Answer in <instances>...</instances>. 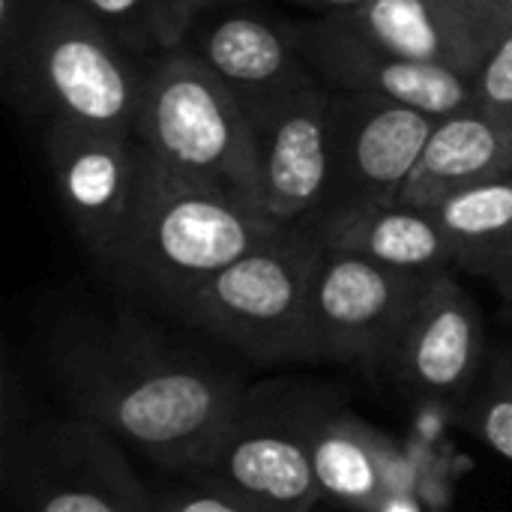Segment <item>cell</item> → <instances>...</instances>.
<instances>
[{
  "label": "cell",
  "mask_w": 512,
  "mask_h": 512,
  "mask_svg": "<svg viewBox=\"0 0 512 512\" xmlns=\"http://www.w3.org/2000/svg\"><path fill=\"white\" fill-rule=\"evenodd\" d=\"M456 423L495 456L512 462V342L489 348L483 375L456 411Z\"/></svg>",
  "instance_id": "44dd1931"
},
{
  "label": "cell",
  "mask_w": 512,
  "mask_h": 512,
  "mask_svg": "<svg viewBox=\"0 0 512 512\" xmlns=\"http://www.w3.org/2000/svg\"><path fill=\"white\" fill-rule=\"evenodd\" d=\"M147 69L75 0H39L27 114L45 123L135 132Z\"/></svg>",
  "instance_id": "5b68a950"
},
{
  "label": "cell",
  "mask_w": 512,
  "mask_h": 512,
  "mask_svg": "<svg viewBox=\"0 0 512 512\" xmlns=\"http://www.w3.org/2000/svg\"><path fill=\"white\" fill-rule=\"evenodd\" d=\"M447 231L456 270L483 276L489 282H512V171L480 183L438 210Z\"/></svg>",
  "instance_id": "d6986e66"
},
{
  "label": "cell",
  "mask_w": 512,
  "mask_h": 512,
  "mask_svg": "<svg viewBox=\"0 0 512 512\" xmlns=\"http://www.w3.org/2000/svg\"><path fill=\"white\" fill-rule=\"evenodd\" d=\"M498 291H501V300H504V309H507V318H510V321H512V282H510V285H501Z\"/></svg>",
  "instance_id": "f1b7e54d"
},
{
  "label": "cell",
  "mask_w": 512,
  "mask_h": 512,
  "mask_svg": "<svg viewBox=\"0 0 512 512\" xmlns=\"http://www.w3.org/2000/svg\"><path fill=\"white\" fill-rule=\"evenodd\" d=\"M474 102L512 126V30L486 51L474 75Z\"/></svg>",
  "instance_id": "cb8c5ba5"
},
{
  "label": "cell",
  "mask_w": 512,
  "mask_h": 512,
  "mask_svg": "<svg viewBox=\"0 0 512 512\" xmlns=\"http://www.w3.org/2000/svg\"><path fill=\"white\" fill-rule=\"evenodd\" d=\"M186 45L243 102L249 117L318 87V72L300 51L294 30L258 15H228Z\"/></svg>",
  "instance_id": "5bb4252c"
},
{
  "label": "cell",
  "mask_w": 512,
  "mask_h": 512,
  "mask_svg": "<svg viewBox=\"0 0 512 512\" xmlns=\"http://www.w3.org/2000/svg\"><path fill=\"white\" fill-rule=\"evenodd\" d=\"M333 399L297 384L246 390L222 438L186 474L210 477L267 512H312L324 501L312 441Z\"/></svg>",
  "instance_id": "8992f818"
},
{
  "label": "cell",
  "mask_w": 512,
  "mask_h": 512,
  "mask_svg": "<svg viewBox=\"0 0 512 512\" xmlns=\"http://www.w3.org/2000/svg\"><path fill=\"white\" fill-rule=\"evenodd\" d=\"M429 279L321 246L306 312L309 360L387 372L393 348Z\"/></svg>",
  "instance_id": "ba28073f"
},
{
  "label": "cell",
  "mask_w": 512,
  "mask_h": 512,
  "mask_svg": "<svg viewBox=\"0 0 512 512\" xmlns=\"http://www.w3.org/2000/svg\"><path fill=\"white\" fill-rule=\"evenodd\" d=\"M477 24L483 27L489 45L512 30V0H465Z\"/></svg>",
  "instance_id": "484cf974"
},
{
  "label": "cell",
  "mask_w": 512,
  "mask_h": 512,
  "mask_svg": "<svg viewBox=\"0 0 512 512\" xmlns=\"http://www.w3.org/2000/svg\"><path fill=\"white\" fill-rule=\"evenodd\" d=\"M36 417H30V402L24 390V378L18 375L12 363V348H3V366H0V462H6L24 435L33 429Z\"/></svg>",
  "instance_id": "d4e9b609"
},
{
  "label": "cell",
  "mask_w": 512,
  "mask_h": 512,
  "mask_svg": "<svg viewBox=\"0 0 512 512\" xmlns=\"http://www.w3.org/2000/svg\"><path fill=\"white\" fill-rule=\"evenodd\" d=\"M486 357L483 312L456 270H444L426 282L414 303L387 372L405 393L456 414L474 393Z\"/></svg>",
  "instance_id": "8fae6325"
},
{
  "label": "cell",
  "mask_w": 512,
  "mask_h": 512,
  "mask_svg": "<svg viewBox=\"0 0 512 512\" xmlns=\"http://www.w3.org/2000/svg\"><path fill=\"white\" fill-rule=\"evenodd\" d=\"M135 135L171 171L210 183L267 216L252 117L189 45L147 66Z\"/></svg>",
  "instance_id": "3957f363"
},
{
  "label": "cell",
  "mask_w": 512,
  "mask_h": 512,
  "mask_svg": "<svg viewBox=\"0 0 512 512\" xmlns=\"http://www.w3.org/2000/svg\"><path fill=\"white\" fill-rule=\"evenodd\" d=\"M36 15L39 0H0V78L6 99L18 111H27Z\"/></svg>",
  "instance_id": "7402d4cb"
},
{
  "label": "cell",
  "mask_w": 512,
  "mask_h": 512,
  "mask_svg": "<svg viewBox=\"0 0 512 512\" xmlns=\"http://www.w3.org/2000/svg\"><path fill=\"white\" fill-rule=\"evenodd\" d=\"M512 171V126L477 102L444 114L396 204L438 210L444 201Z\"/></svg>",
  "instance_id": "2e32d148"
},
{
  "label": "cell",
  "mask_w": 512,
  "mask_h": 512,
  "mask_svg": "<svg viewBox=\"0 0 512 512\" xmlns=\"http://www.w3.org/2000/svg\"><path fill=\"white\" fill-rule=\"evenodd\" d=\"M96 18L129 54L159 57L186 45L192 33V12L183 0H75Z\"/></svg>",
  "instance_id": "ffe728a7"
},
{
  "label": "cell",
  "mask_w": 512,
  "mask_h": 512,
  "mask_svg": "<svg viewBox=\"0 0 512 512\" xmlns=\"http://www.w3.org/2000/svg\"><path fill=\"white\" fill-rule=\"evenodd\" d=\"M42 354L69 414L96 423L165 474L192 471L246 393L234 372L171 339L138 309L66 312L45 333Z\"/></svg>",
  "instance_id": "6da1fadb"
},
{
  "label": "cell",
  "mask_w": 512,
  "mask_h": 512,
  "mask_svg": "<svg viewBox=\"0 0 512 512\" xmlns=\"http://www.w3.org/2000/svg\"><path fill=\"white\" fill-rule=\"evenodd\" d=\"M435 120L390 99L333 93V165L321 219L396 204Z\"/></svg>",
  "instance_id": "30bf717a"
},
{
  "label": "cell",
  "mask_w": 512,
  "mask_h": 512,
  "mask_svg": "<svg viewBox=\"0 0 512 512\" xmlns=\"http://www.w3.org/2000/svg\"><path fill=\"white\" fill-rule=\"evenodd\" d=\"M315 225L324 246L363 255L390 270L414 276L456 270L447 231L435 210L387 204L324 216Z\"/></svg>",
  "instance_id": "e0dca14e"
},
{
  "label": "cell",
  "mask_w": 512,
  "mask_h": 512,
  "mask_svg": "<svg viewBox=\"0 0 512 512\" xmlns=\"http://www.w3.org/2000/svg\"><path fill=\"white\" fill-rule=\"evenodd\" d=\"M291 3H300V6L318 9V12H324V15H342V12L357 9V6H360V3H366V0H291Z\"/></svg>",
  "instance_id": "4316f807"
},
{
  "label": "cell",
  "mask_w": 512,
  "mask_h": 512,
  "mask_svg": "<svg viewBox=\"0 0 512 512\" xmlns=\"http://www.w3.org/2000/svg\"><path fill=\"white\" fill-rule=\"evenodd\" d=\"M312 69L345 93L390 99L432 117L453 114L474 102V81L435 63H420L381 48L330 15L291 27Z\"/></svg>",
  "instance_id": "4fadbf2b"
},
{
  "label": "cell",
  "mask_w": 512,
  "mask_h": 512,
  "mask_svg": "<svg viewBox=\"0 0 512 512\" xmlns=\"http://www.w3.org/2000/svg\"><path fill=\"white\" fill-rule=\"evenodd\" d=\"M186 3V9L192 12V18H198L201 12H210V9H216V6H228V3H234V0H183Z\"/></svg>",
  "instance_id": "83f0119b"
},
{
  "label": "cell",
  "mask_w": 512,
  "mask_h": 512,
  "mask_svg": "<svg viewBox=\"0 0 512 512\" xmlns=\"http://www.w3.org/2000/svg\"><path fill=\"white\" fill-rule=\"evenodd\" d=\"M0 486L18 512H150L126 447L78 414L36 420L0 462Z\"/></svg>",
  "instance_id": "52a82bcc"
},
{
  "label": "cell",
  "mask_w": 512,
  "mask_h": 512,
  "mask_svg": "<svg viewBox=\"0 0 512 512\" xmlns=\"http://www.w3.org/2000/svg\"><path fill=\"white\" fill-rule=\"evenodd\" d=\"M150 486V512H267L234 489L201 474H168Z\"/></svg>",
  "instance_id": "603a6c76"
},
{
  "label": "cell",
  "mask_w": 512,
  "mask_h": 512,
  "mask_svg": "<svg viewBox=\"0 0 512 512\" xmlns=\"http://www.w3.org/2000/svg\"><path fill=\"white\" fill-rule=\"evenodd\" d=\"M330 18L381 48L447 66L471 81L492 48L465 0H366Z\"/></svg>",
  "instance_id": "9a60e30c"
},
{
  "label": "cell",
  "mask_w": 512,
  "mask_h": 512,
  "mask_svg": "<svg viewBox=\"0 0 512 512\" xmlns=\"http://www.w3.org/2000/svg\"><path fill=\"white\" fill-rule=\"evenodd\" d=\"M45 159L60 207L108 273L132 225L147 171V147L135 132L90 129L75 123H45Z\"/></svg>",
  "instance_id": "9c48e42d"
},
{
  "label": "cell",
  "mask_w": 512,
  "mask_h": 512,
  "mask_svg": "<svg viewBox=\"0 0 512 512\" xmlns=\"http://www.w3.org/2000/svg\"><path fill=\"white\" fill-rule=\"evenodd\" d=\"M312 465L321 498L351 512H375L393 489L384 435L336 399L315 429Z\"/></svg>",
  "instance_id": "ac0fdd59"
},
{
  "label": "cell",
  "mask_w": 512,
  "mask_h": 512,
  "mask_svg": "<svg viewBox=\"0 0 512 512\" xmlns=\"http://www.w3.org/2000/svg\"><path fill=\"white\" fill-rule=\"evenodd\" d=\"M279 225L234 195L183 177L147 153L141 198L108 276L174 318L219 270L270 240Z\"/></svg>",
  "instance_id": "7a4b0ae2"
},
{
  "label": "cell",
  "mask_w": 512,
  "mask_h": 512,
  "mask_svg": "<svg viewBox=\"0 0 512 512\" xmlns=\"http://www.w3.org/2000/svg\"><path fill=\"white\" fill-rule=\"evenodd\" d=\"M261 201L279 228L318 222L330 192L333 93L321 84L252 117Z\"/></svg>",
  "instance_id": "7c38bea8"
},
{
  "label": "cell",
  "mask_w": 512,
  "mask_h": 512,
  "mask_svg": "<svg viewBox=\"0 0 512 512\" xmlns=\"http://www.w3.org/2000/svg\"><path fill=\"white\" fill-rule=\"evenodd\" d=\"M318 225H294L219 270L174 318L252 363L309 360V285L321 255Z\"/></svg>",
  "instance_id": "277c9868"
}]
</instances>
